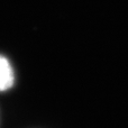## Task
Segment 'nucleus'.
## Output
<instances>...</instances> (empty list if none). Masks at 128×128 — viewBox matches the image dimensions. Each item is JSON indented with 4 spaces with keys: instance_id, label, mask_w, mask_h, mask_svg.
I'll return each instance as SVG.
<instances>
[{
    "instance_id": "nucleus-1",
    "label": "nucleus",
    "mask_w": 128,
    "mask_h": 128,
    "mask_svg": "<svg viewBox=\"0 0 128 128\" xmlns=\"http://www.w3.org/2000/svg\"><path fill=\"white\" fill-rule=\"evenodd\" d=\"M15 76L9 61L0 55V91L8 90L12 86Z\"/></svg>"
}]
</instances>
